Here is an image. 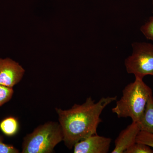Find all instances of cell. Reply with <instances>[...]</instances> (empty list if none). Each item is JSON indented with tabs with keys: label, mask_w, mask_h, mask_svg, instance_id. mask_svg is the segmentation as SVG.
<instances>
[{
	"label": "cell",
	"mask_w": 153,
	"mask_h": 153,
	"mask_svg": "<svg viewBox=\"0 0 153 153\" xmlns=\"http://www.w3.org/2000/svg\"><path fill=\"white\" fill-rule=\"evenodd\" d=\"M117 96L102 97L95 102L91 97H88L82 104H74L71 108L63 110L56 108L58 120L63 134L64 144L69 149L88 137L97 134L100 117L103 109Z\"/></svg>",
	"instance_id": "6da1fadb"
},
{
	"label": "cell",
	"mask_w": 153,
	"mask_h": 153,
	"mask_svg": "<svg viewBox=\"0 0 153 153\" xmlns=\"http://www.w3.org/2000/svg\"><path fill=\"white\" fill-rule=\"evenodd\" d=\"M152 94V89L143 79L135 78L134 82L124 88L122 96L117 101L112 112L118 118L130 117L133 122L139 123L144 112L148 99Z\"/></svg>",
	"instance_id": "7a4b0ae2"
},
{
	"label": "cell",
	"mask_w": 153,
	"mask_h": 153,
	"mask_svg": "<svg viewBox=\"0 0 153 153\" xmlns=\"http://www.w3.org/2000/svg\"><path fill=\"white\" fill-rule=\"evenodd\" d=\"M60 123L50 121L40 125L23 138L22 153H52L57 144L63 141Z\"/></svg>",
	"instance_id": "3957f363"
},
{
	"label": "cell",
	"mask_w": 153,
	"mask_h": 153,
	"mask_svg": "<svg viewBox=\"0 0 153 153\" xmlns=\"http://www.w3.org/2000/svg\"><path fill=\"white\" fill-rule=\"evenodd\" d=\"M132 47V54L125 62L128 73L142 79L146 75L153 76V44L135 43Z\"/></svg>",
	"instance_id": "277c9868"
},
{
	"label": "cell",
	"mask_w": 153,
	"mask_h": 153,
	"mask_svg": "<svg viewBox=\"0 0 153 153\" xmlns=\"http://www.w3.org/2000/svg\"><path fill=\"white\" fill-rule=\"evenodd\" d=\"M21 65L10 58H0V85L13 88L25 74Z\"/></svg>",
	"instance_id": "5b68a950"
},
{
	"label": "cell",
	"mask_w": 153,
	"mask_h": 153,
	"mask_svg": "<svg viewBox=\"0 0 153 153\" xmlns=\"http://www.w3.org/2000/svg\"><path fill=\"white\" fill-rule=\"evenodd\" d=\"M111 140L97 134L88 137L74 145V153H107L109 152Z\"/></svg>",
	"instance_id": "8992f818"
},
{
	"label": "cell",
	"mask_w": 153,
	"mask_h": 153,
	"mask_svg": "<svg viewBox=\"0 0 153 153\" xmlns=\"http://www.w3.org/2000/svg\"><path fill=\"white\" fill-rule=\"evenodd\" d=\"M140 131L139 123L133 122L120 132L115 140V147L112 153H124L136 143L138 134Z\"/></svg>",
	"instance_id": "52a82bcc"
},
{
	"label": "cell",
	"mask_w": 153,
	"mask_h": 153,
	"mask_svg": "<svg viewBox=\"0 0 153 153\" xmlns=\"http://www.w3.org/2000/svg\"><path fill=\"white\" fill-rule=\"evenodd\" d=\"M140 130L153 134V97L148 99L144 112L139 122Z\"/></svg>",
	"instance_id": "ba28073f"
},
{
	"label": "cell",
	"mask_w": 153,
	"mask_h": 153,
	"mask_svg": "<svg viewBox=\"0 0 153 153\" xmlns=\"http://www.w3.org/2000/svg\"><path fill=\"white\" fill-rule=\"evenodd\" d=\"M19 124L16 118L8 117L0 122V130L6 136L13 137L19 132Z\"/></svg>",
	"instance_id": "9c48e42d"
},
{
	"label": "cell",
	"mask_w": 153,
	"mask_h": 153,
	"mask_svg": "<svg viewBox=\"0 0 153 153\" xmlns=\"http://www.w3.org/2000/svg\"><path fill=\"white\" fill-rule=\"evenodd\" d=\"M13 94V88L0 85V107L10 101Z\"/></svg>",
	"instance_id": "30bf717a"
},
{
	"label": "cell",
	"mask_w": 153,
	"mask_h": 153,
	"mask_svg": "<svg viewBox=\"0 0 153 153\" xmlns=\"http://www.w3.org/2000/svg\"><path fill=\"white\" fill-rule=\"evenodd\" d=\"M136 142L141 143L153 148V134L140 130L137 136Z\"/></svg>",
	"instance_id": "8fae6325"
},
{
	"label": "cell",
	"mask_w": 153,
	"mask_h": 153,
	"mask_svg": "<svg viewBox=\"0 0 153 153\" xmlns=\"http://www.w3.org/2000/svg\"><path fill=\"white\" fill-rule=\"evenodd\" d=\"M153 150L147 145L136 142L129 148L124 153H152Z\"/></svg>",
	"instance_id": "7c38bea8"
},
{
	"label": "cell",
	"mask_w": 153,
	"mask_h": 153,
	"mask_svg": "<svg viewBox=\"0 0 153 153\" xmlns=\"http://www.w3.org/2000/svg\"><path fill=\"white\" fill-rule=\"evenodd\" d=\"M141 31L147 39L153 41V16L141 27Z\"/></svg>",
	"instance_id": "4fadbf2b"
},
{
	"label": "cell",
	"mask_w": 153,
	"mask_h": 153,
	"mask_svg": "<svg viewBox=\"0 0 153 153\" xmlns=\"http://www.w3.org/2000/svg\"><path fill=\"white\" fill-rule=\"evenodd\" d=\"M18 149L13 145L7 144L3 142V138L0 135V153H19Z\"/></svg>",
	"instance_id": "5bb4252c"
},
{
	"label": "cell",
	"mask_w": 153,
	"mask_h": 153,
	"mask_svg": "<svg viewBox=\"0 0 153 153\" xmlns=\"http://www.w3.org/2000/svg\"></svg>",
	"instance_id": "9a60e30c"
}]
</instances>
